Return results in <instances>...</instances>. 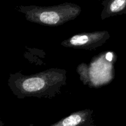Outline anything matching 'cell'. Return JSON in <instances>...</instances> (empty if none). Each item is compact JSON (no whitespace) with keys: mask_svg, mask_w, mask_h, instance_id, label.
<instances>
[{"mask_svg":"<svg viewBox=\"0 0 126 126\" xmlns=\"http://www.w3.org/2000/svg\"><path fill=\"white\" fill-rule=\"evenodd\" d=\"M66 81V70L52 68L32 75L19 72L11 74L7 84L13 94L20 99L52 98L60 94Z\"/></svg>","mask_w":126,"mask_h":126,"instance_id":"6da1fadb","label":"cell"},{"mask_svg":"<svg viewBox=\"0 0 126 126\" xmlns=\"http://www.w3.org/2000/svg\"><path fill=\"white\" fill-rule=\"evenodd\" d=\"M17 9L24 14L27 20L48 27L62 25L75 19L81 12L79 5L68 2L51 6H20Z\"/></svg>","mask_w":126,"mask_h":126,"instance_id":"7a4b0ae2","label":"cell"},{"mask_svg":"<svg viewBox=\"0 0 126 126\" xmlns=\"http://www.w3.org/2000/svg\"><path fill=\"white\" fill-rule=\"evenodd\" d=\"M116 60L117 57L114 52H102L100 55L93 57L89 65L85 63L88 68L96 70L95 72L80 76V79L83 84L88 85L92 88H99L110 83L114 76L100 71V70L114 68V65Z\"/></svg>","mask_w":126,"mask_h":126,"instance_id":"3957f363","label":"cell"},{"mask_svg":"<svg viewBox=\"0 0 126 126\" xmlns=\"http://www.w3.org/2000/svg\"><path fill=\"white\" fill-rule=\"evenodd\" d=\"M110 38V34L107 31L84 32L65 39L60 44L66 48L94 50L105 44Z\"/></svg>","mask_w":126,"mask_h":126,"instance_id":"277c9868","label":"cell"},{"mask_svg":"<svg viewBox=\"0 0 126 126\" xmlns=\"http://www.w3.org/2000/svg\"><path fill=\"white\" fill-rule=\"evenodd\" d=\"M49 126H97L95 121L94 111L85 109L71 113Z\"/></svg>","mask_w":126,"mask_h":126,"instance_id":"5b68a950","label":"cell"},{"mask_svg":"<svg viewBox=\"0 0 126 126\" xmlns=\"http://www.w3.org/2000/svg\"><path fill=\"white\" fill-rule=\"evenodd\" d=\"M102 5L103 6L101 12L102 20L126 14V0H108Z\"/></svg>","mask_w":126,"mask_h":126,"instance_id":"8992f818","label":"cell"},{"mask_svg":"<svg viewBox=\"0 0 126 126\" xmlns=\"http://www.w3.org/2000/svg\"><path fill=\"white\" fill-rule=\"evenodd\" d=\"M108 1V0H103V1H102V4H103L104 3H105V2Z\"/></svg>","mask_w":126,"mask_h":126,"instance_id":"52a82bcc","label":"cell"}]
</instances>
